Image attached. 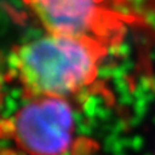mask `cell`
I'll return each instance as SVG.
<instances>
[{
	"label": "cell",
	"instance_id": "obj_1",
	"mask_svg": "<svg viewBox=\"0 0 155 155\" xmlns=\"http://www.w3.org/2000/svg\"><path fill=\"white\" fill-rule=\"evenodd\" d=\"M109 54L99 44L47 32L11 50L8 72L26 99L70 100L94 86Z\"/></svg>",
	"mask_w": 155,
	"mask_h": 155
},
{
	"label": "cell",
	"instance_id": "obj_2",
	"mask_svg": "<svg viewBox=\"0 0 155 155\" xmlns=\"http://www.w3.org/2000/svg\"><path fill=\"white\" fill-rule=\"evenodd\" d=\"M48 33L99 44L110 51L138 22L132 0H22Z\"/></svg>",
	"mask_w": 155,
	"mask_h": 155
},
{
	"label": "cell",
	"instance_id": "obj_3",
	"mask_svg": "<svg viewBox=\"0 0 155 155\" xmlns=\"http://www.w3.org/2000/svg\"><path fill=\"white\" fill-rule=\"evenodd\" d=\"M3 136L25 155H70L78 144L71 101L59 98L27 99L4 120Z\"/></svg>",
	"mask_w": 155,
	"mask_h": 155
}]
</instances>
